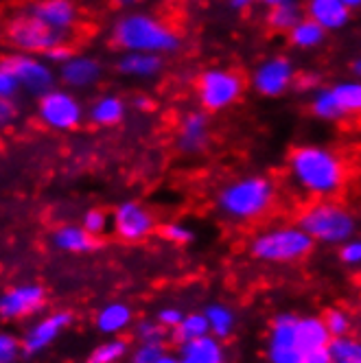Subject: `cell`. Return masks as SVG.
<instances>
[{"instance_id":"cell-1","label":"cell","mask_w":361,"mask_h":363,"mask_svg":"<svg viewBox=\"0 0 361 363\" xmlns=\"http://www.w3.org/2000/svg\"><path fill=\"white\" fill-rule=\"evenodd\" d=\"M289 173L304 193L316 197H328L342 191L348 175L340 155L318 145L296 147L289 153Z\"/></svg>"},{"instance_id":"cell-2","label":"cell","mask_w":361,"mask_h":363,"mask_svg":"<svg viewBox=\"0 0 361 363\" xmlns=\"http://www.w3.org/2000/svg\"><path fill=\"white\" fill-rule=\"evenodd\" d=\"M114 44L125 53H173L179 48V35L149 13H130L121 18L112 29Z\"/></svg>"},{"instance_id":"cell-3","label":"cell","mask_w":361,"mask_h":363,"mask_svg":"<svg viewBox=\"0 0 361 363\" xmlns=\"http://www.w3.org/2000/svg\"><path fill=\"white\" fill-rule=\"evenodd\" d=\"M274 201L276 186L263 175H248L230 182L217 195L219 211L237 221H252L267 215Z\"/></svg>"},{"instance_id":"cell-4","label":"cell","mask_w":361,"mask_h":363,"mask_svg":"<svg viewBox=\"0 0 361 363\" xmlns=\"http://www.w3.org/2000/svg\"><path fill=\"white\" fill-rule=\"evenodd\" d=\"M298 223L313 241L324 243H340L350 239L355 232L352 215L335 201H316L306 206L298 217Z\"/></svg>"},{"instance_id":"cell-5","label":"cell","mask_w":361,"mask_h":363,"mask_svg":"<svg viewBox=\"0 0 361 363\" xmlns=\"http://www.w3.org/2000/svg\"><path fill=\"white\" fill-rule=\"evenodd\" d=\"M197 101L204 112H221L241 99L245 90L243 77L232 68H211L197 77Z\"/></svg>"},{"instance_id":"cell-6","label":"cell","mask_w":361,"mask_h":363,"mask_svg":"<svg viewBox=\"0 0 361 363\" xmlns=\"http://www.w3.org/2000/svg\"><path fill=\"white\" fill-rule=\"evenodd\" d=\"M313 247V239L306 235L302 228H278L259 235L250 252L252 256L261 258V261H296L309 254Z\"/></svg>"},{"instance_id":"cell-7","label":"cell","mask_w":361,"mask_h":363,"mask_svg":"<svg viewBox=\"0 0 361 363\" xmlns=\"http://www.w3.org/2000/svg\"><path fill=\"white\" fill-rule=\"evenodd\" d=\"M66 40L64 33L50 29L48 24L38 20L33 13H20L9 20L7 24V42L18 53H46L48 48H53Z\"/></svg>"},{"instance_id":"cell-8","label":"cell","mask_w":361,"mask_h":363,"mask_svg":"<svg viewBox=\"0 0 361 363\" xmlns=\"http://www.w3.org/2000/svg\"><path fill=\"white\" fill-rule=\"evenodd\" d=\"M38 116L50 129L70 132V129L79 127V123L84 118V108H82V103L77 101V96L70 94L68 90L53 88L44 96H40Z\"/></svg>"},{"instance_id":"cell-9","label":"cell","mask_w":361,"mask_h":363,"mask_svg":"<svg viewBox=\"0 0 361 363\" xmlns=\"http://www.w3.org/2000/svg\"><path fill=\"white\" fill-rule=\"evenodd\" d=\"M0 66L9 68L18 77L22 90L38 96V99L44 96L46 92H50L55 86V74H53V70H50V66L40 62L33 55L13 53V55H7Z\"/></svg>"},{"instance_id":"cell-10","label":"cell","mask_w":361,"mask_h":363,"mask_svg":"<svg viewBox=\"0 0 361 363\" xmlns=\"http://www.w3.org/2000/svg\"><path fill=\"white\" fill-rule=\"evenodd\" d=\"M296 74L298 72L287 57L276 55V57H270L263 64L256 66V70L252 74V86L259 94L274 99V96L285 94L294 86Z\"/></svg>"},{"instance_id":"cell-11","label":"cell","mask_w":361,"mask_h":363,"mask_svg":"<svg viewBox=\"0 0 361 363\" xmlns=\"http://www.w3.org/2000/svg\"><path fill=\"white\" fill-rule=\"evenodd\" d=\"M153 228L156 219L138 201H125L114 211V230L123 241H143Z\"/></svg>"},{"instance_id":"cell-12","label":"cell","mask_w":361,"mask_h":363,"mask_svg":"<svg viewBox=\"0 0 361 363\" xmlns=\"http://www.w3.org/2000/svg\"><path fill=\"white\" fill-rule=\"evenodd\" d=\"M294 315H280L274 322L272 340H270V359L272 363H302V354L294 340Z\"/></svg>"},{"instance_id":"cell-13","label":"cell","mask_w":361,"mask_h":363,"mask_svg":"<svg viewBox=\"0 0 361 363\" xmlns=\"http://www.w3.org/2000/svg\"><path fill=\"white\" fill-rule=\"evenodd\" d=\"M211 140V123L206 112H189L177 127V147L182 153H199Z\"/></svg>"},{"instance_id":"cell-14","label":"cell","mask_w":361,"mask_h":363,"mask_svg":"<svg viewBox=\"0 0 361 363\" xmlns=\"http://www.w3.org/2000/svg\"><path fill=\"white\" fill-rule=\"evenodd\" d=\"M29 13L64 35L77 22V7L72 5V0H38L31 5Z\"/></svg>"},{"instance_id":"cell-15","label":"cell","mask_w":361,"mask_h":363,"mask_svg":"<svg viewBox=\"0 0 361 363\" xmlns=\"http://www.w3.org/2000/svg\"><path fill=\"white\" fill-rule=\"evenodd\" d=\"M294 340H296V346H298V350L302 354V361H304V357L309 352L331 348V330L326 328L324 320L304 318V320H296Z\"/></svg>"},{"instance_id":"cell-16","label":"cell","mask_w":361,"mask_h":363,"mask_svg":"<svg viewBox=\"0 0 361 363\" xmlns=\"http://www.w3.org/2000/svg\"><path fill=\"white\" fill-rule=\"evenodd\" d=\"M42 304H44V289L38 287V284H27V287H18L3 296L0 313H3L5 320L22 318L31 313V311H38Z\"/></svg>"},{"instance_id":"cell-17","label":"cell","mask_w":361,"mask_h":363,"mask_svg":"<svg viewBox=\"0 0 361 363\" xmlns=\"http://www.w3.org/2000/svg\"><path fill=\"white\" fill-rule=\"evenodd\" d=\"M60 79L66 88H90L101 79V64L88 55H74L70 62L60 66Z\"/></svg>"},{"instance_id":"cell-18","label":"cell","mask_w":361,"mask_h":363,"mask_svg":"<svg viewBox=\"0 0 361 363\" xmlns=\"http://www.w3.org/2000/svg\"><path fill=\"white\" fill-rule=\"evenodd\" d=\"M304 11H306V18L322 24L326 31L344 29L350 20V9L342 0H306Z\"/></svg>"},{"instance_id":"cell-19","label":"cell","mask_w":361,"mask_h":363,"mask_svg":"<svg viewBox=\"0 0 361 363\" xmlns=\"http://www.w3.org/2000/svg\"><path fill=\"white\" fill-rule=\"evenodd\" d=\"M70 320H72L70 313H55V315L46 318L44 322H40L27 337H24V342H22L24 354H35L42 348H46L57 337V333L66 324H70Z\"/></svg>"},{"instance_id":"cell-20","label":"cell","mask_w":361,"mask_h":363,"mask_svg":"<svg viewBox=\"0 0 361 363\" xmlns=\"http://www.w3.org/2000/svg\"><path fill=\"white\" fill-rule=\"evenodd\" d=\"M118 72L125 77H134V79H151L162 70L160 55L153 53H125L118 64Z\"/></svg>"},{"instance_id":"cell-21","label":"cell","mask_w":361,"mask_h":363,"mask_svg":"<svg viewBox=\"0 0 361 363\" xmlns=\"http://www.w3.org/2000/svg\"><path fill=\"white\" fill-rule=\"evenodd\" d=\"M125 101L121 96H114V94H106L96 99L92 106H90V121L94 125H101V127H112V125H118L123 118H125Z\"/></svg>"},{"instance_id":"cell-22","label":"cell","mask_w":361,"mask_h":363,"mask_svg":"<svg viewBox=\"0 0 361 363\" xmlns=\"http://www.w3.org/2000/svg\"><path fill=\"white\" fill-rule=\"evenodd\" d=\"M304 9L298 0H291V3H285V5H276V7H270L267 9V16H265V22L267 27L278 31V33H289L296 24L304 18Z\"/></svg>"},{"instance_id":"cell-23","label":"cell","mask_w":361,"mask_h":363,"mask_svg":"<svg viewBox=\"0 0 361 363\" xmlns=\"http://www.w3.org/2000/svg\"><path fill=\"white\" fill-rule=\"evenodd\" d=\"M287 35H289L291 46H296L300 50H311V48H318L326 40V29L316 20L304 16Z\"/></svg>"},{"instance_id":"cell-24","label":"cell","mask_w":361,"mask_h":363,"mask_svg":"<svg viewBox=\"0 0 361 363\" xmlns=\"http://www.w3.org/2000/svg\"><path fill=\"white\" fill-rule=\"evenodd\" d=\"M53 243L66 252H90L99 245L94 235H90L86 228H74V225L60 228L53 237Z\"/></svg>"},{"instance_id":"cell-25","label":"cell","mask_w":361,"mask_h":363,"mask_svg":"<svg viewBox=\"0 0 361 363\" xmlns=\"http://www.w3.org/2000/svg\"><path fill=\"white\" fill-rule=\"evenodd\" d=\"M182 363H223V352H221L219 344L206 335L201 340L184 344Z\"/></svg>"},{"instance_id":"cell-26","label":"cell","mask_w":361,"mask_h":363,"mask_svg":"<svg viewBox=\"0 0 361 363\" xmlns=\"http://www.w3.org/2000/svg\"><path fill=\"white\" fill-rule=\"evenodd\" d=\"M331 90H333L335 99H338L344 116L361 114V79L340 82V84H335Z\"/></svg>"},{"instance_id":"cell-27","label":"cell","mask_w":361,"mask_h":363,"mask_svg":"<svg viewBox=\"0 0 361 363\" xmlns=\"http://www.w3.org/2000/svg\"><path fill=\"white\" fill-rule=\"evenodd\" d=\"M211 328V322L206 315H189L184 318L182 322H179L173 330V340L177 344H191L195 340H201V337H206V333H209Z\"/></svg>"},{"instance_id":"cell-28","label":"cell","mask_w":361,"mask_h":363,"mask_svg":"<svg viewBox=\"0 0 361 363\" xmlns=\"http://www.w3.org/2000/svg\"><path fill=\"white\" fill-rule=\"evenodd\" d=\"M311 112H313V116H318L320 121H326V123L344 118V112H342L340 103H338V99H335L331 88H322L313 94Z\"/></svg>"},{"instance_id":"cell-29","label":"cell","mask_w":361,"mask_h":363,"mask_svg":"<svg viewBox=\"0 0 361 363\" xmlns=\"http://www.w3.org/2000/svg\"><path fill=\"white\" fill-rule=\"evenodd\" d=\"M127 322H130V308L125 304H110L103 308L96 318V326L103 333H116V330L125 328Z\"/></svg>"},{"instance_id":"cell-30","label":"cell","mask_w":361,"mask_h":363,"mask_svg":"<svg viewBox=\"0 0 361 363\" xmlns=\"http://www.w3.org/2000/svg\"><path fill=\"white\" fill-rule=\"evenodd\" d=\"M333 363H361V344L338 337L331 344Z\"/></svg>"},{"instance_id":"cell-31","label":"cell","mask_w":361,"mask_h":363,"mask_svg":"<svg viewBox=\"0 0 361 363\" xmlns=\"http://www.w3.org/2000/svg\"><path fill=\"white\" fill-rule=\"evenodd\" d=\"M206 318H209L211 328L215 330L217 337L230 335L232 324H235V318H232V313H230L226 306H211L209 311H206Z\"/></svg>"},{"instance_id":"cell-32","label":"cell","mask_w":361,"mask_h":363,"mask_svg":"<svg viewBox=\"0 0 361 363\" xmlns=\"http://www.w3.org/2000/svg\"><path fill=\"white\" fill-rule=\"evenodd\" d=\"M125 352H127V344H125L123 340H114V342H108V344L99 346V348L90 354L88 363H114V361L121 359Z\"/></svg>"},{"instance_id":"cell-33","label":"cell","mask_w":361,"mask_h":363,"mask_svg":"<svg viewBox=\"0 0 361 363\" xmlns=\"http://www.w3.org/2000/svg\"><path fill=\"white\" fill-rule=\"evenodd\" d=\"M138 337H140V342H143V344H156V346H162L165 340H167V326L143 322L140 328H138Z\"/></svg>"},{"instance_id":"cell-34","label":"cell","mask_w":361,"mask_h":363,"mask_svg":"<svg viewBox=\"0 0 361 363\" xmlns=\"http://www.w3.org/2000/svg\"><path fill=\"white\" fill-rule=\"evenodd\" d=\"M20 90H22V86L18 82V77L9 68L0 66V96H3V99H13Z\"/></svg>"},{"instance_id":"cell-35","label":"cell","mask_w":361,"mask_h":363,"mask_svg":"<svg viewBox=\"0 0 361 363\" xmlns=\"http://www.w3.org/2000/svg\"><path fill=\"white\" fill-rule=\"evenodd\" d=\"M160 235L173 243H189L193 239V232L184 225H179V223H165L160 228Z\"/></svg>"},{"instance_id":"cell-36","label":"cell","mask_w":361,"mask_h":363,"mask_svg":"<svg viewBox=\"0 0 361 363\" xmlns=\"http://www.w3.org/2000/svg\"><path fill=\"white\" fill-rule=\"evenodd\" d=\"M294 88L300 92H318V90H322V77L318 72H311V70L300 72V74H296Z\"/></svg>"},{"instance_id":"cell-37","label":"cell","mask_w":361,"mask_h":363,"mask_svg":"<svg viewBox=\"0 0 361 363\" xmlns=\"http://www.w3.org/2000/svg\"><path fill=\"white\" fill-rule=\"evenodd\" d=\"M84 228L90 232V235L99 237L101 232L108 228V215L103 211H88L84 215Z\"/></svg>"},{"instance_id":"cell-38","label":"cell","mask_w":361,"mask_h":363,"mask_svg":"<svg viewBox=\"0 0 361 363\" xmlns=\"http://www.w3.org/2000/svg\"><path fill=\"white\" fill-rule=\"evenodd\" d=\"M44 57H46L48 64L64 66L66 62H70V60L74 57V50H72L66 42H62V44H57V46H53V48H48L46 53H44Z\"/></svg>"},{"instance_id":"cell-39","label":"cell","mask_w":361,"mask_h":363,"mask_svg":"<svg viewBox=\"0 0 361 363\" xmlns=\"http://www.w3.org/2000/svg\"><path fill=\"white\" fill-rule=\"evenodd\" d=\"M324 322H326V328L331 330V335H335V337H342L348 330V318L342 313V311H328Z\"/></svg>"},{"instance_id":"cell-40","label":"cell","mask_w":361,"mask_h":363,"mask_svg":"<svg viewBox=\"0 0 361 363\" xmlns=\"http://www.w3.org/2000/svg\"><path fill=\"white\" fill-rule=\"evenodd\" d=\"M160 357H162V346L143 344L134 354V363H156Z\"/></svg>"},{"instance_id":"cell-41","label":"cell","mask_w":361,"mask_h":363,"mask_svg":"<svg viewBox=\"0 0 361 363\" xmlns=\"http://www.w3.org/2000/svg\"><path fill=\"white\" fill-rule=\"evenodd\" d=\"M18 354V342L9 335L0 337V363H11Z\"/></svg>"},{"instance_id":"cell-42","label":"cell","mask_w":361,"mask_h":363,"mask_svg":"<svg viewBox=\"0 0 361 363\" xmlns=\"http://www.w3.org/2000/svg\"><path fill=\"white\" fill-rule=\"evenodd\" d=\"M344 263H361V241H350L342 247Z\"/></svg>"},{"instance_id":"cell-43","label":"cell","mask_w":361,"mask_h":363,"mask_svg":"<svg viewBox=\"0 0 361 363\" xmlns=\"http://www.w3.org/2000/svg\"><path fill=\"white\" fill-rule=\"evenodd\" d=\"M158 320H160L162 326H173V328H175L184 318H182V313H179L177 308H167V311H162Z\"/></svg>"},{"instance_id":"cell-44","label":"cell","mask_w":361,"mask_h":363,"mask_svg":"<svg viewBox=\"0 0 361 363\" xmlns=\"http://www.w3.org/2000/svg\"><path fill=\"white\" fill-rule=\"evenodd\" d=\"M16 116V106H13V99H3V103H0V121H3V125L11 123Z\"/></svg>"},{"instance_id":"cell-45","label":"cell","mask_w":361,"mask_h":363,"mask_svg":"<svg viewBox=\"0 0 361 363\" xmlns=\"http://www.w3.org/2000/svg\"><path fill=\"white\" fill-rule=\"evenodd\" d=\"M134 108L140 110V112H151L153 110V99H149L145 94H138V96H134Z\"/></svg>"},{"instance_id":"cell-46","label":"cell","mask_w":361,"mask_h":363,"mask_svg":"<svg viewBox=\"0 0 361 363\" xmlns=\"http://www.w3.org/2000/svg\"><path fill=\"white\" fill-rule=\"evenodd\" d=\"M256 3V0H228V7L232 9V11H248L252 5Z\"/></svg>"},{"instance_id":"cell-47","label":"cell","mask_w":361,"mask_h":363,"mask_svg":"<svg viewBox=\"0 0 361 363\" xmlns=\"http://www.w3.org/2000/svg\"><path fill=\"white\" fill-rule=\"evenodd\" d=\"M259 3H263V5L270 9V7H276V5H285V3H291V0H259Z\"/></svg>"},{"instance_id":"cell-48","label":"cell","mask_w":361,"mask_h":363,"mask_svg":"<svg viewBox=\"0 0 361 363\" xmlns=\"http://www.w3.org/2000/svg\"><path fill=\"white\" fill-rule=\"evenodd\" d=\"M350 70H352V74L357 77V79H361V57H357V60L352 62Z\"/></svg>"},{"instance_id":"cell-49","label":"cell","mask_w":361,"mask_h":363,"mask_svg":"<svg viewBox=\"0 0 361 363\" xmlns=\"http://www.w3.org/2000/svg\"><path fill=\"white\" fill-rule=\"evenodd\" d=\"M342 3H344L348 9H357V7H361V0H342Z\"/></svg>"},{"instance_id":"cell-50","label":"cell","mask_w":361,"mask_h":363,"mask_svg":"<svg viewBox=\"0 0 361 363\" xmlns=\"http://www.w3.org/2000/svg\"><path fill=\"white\" fill-rule=\"evenodd\" d=\"M156 363H182V361H177V359H173V357H169V354H162Z\"/></svg>"},{"instance_id":"cell-51","label":"cell","mask_w":361,"mask_h":363,"mask_svg":"<svg viewBox=\"0 0 361 363\" xmlns=\"http://www.w3.org/2000/svg\"><path fill=\"white\" fill-rule=\"evenodd\" d=\"M116 3H121V5H134L136 0H116Z\"/></svg>"}]
</instances>
